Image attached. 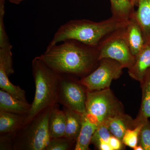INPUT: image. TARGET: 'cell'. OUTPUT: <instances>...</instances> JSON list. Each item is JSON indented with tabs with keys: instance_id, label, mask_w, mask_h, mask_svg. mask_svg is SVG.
<instances>
[{
	"instance_id": "cell-1",
	"label": "cell",
	"mask_w": 150,
	"mask_h": 150,
	"mask_svg": "<svg viewBox=\"0 0 150 150\" xmlns=\"http://www.w3.org/2000/svg\"><path fill=\"white\" fill-rule=\"evenodd\" d=\"M39 56L57 74L81 79L95 69L100 61L98 48L74 40H65L61 44L47 47L45 52Z\"/></svg>"
},
{
	"instance_id": "cell-2",
	"label": "cell",
	"mask_w": 150,
	"mask_h": 150,
	"mask_svg": "<svg viewBox=\"0 0 150 150\" xmlns=\"http://www.w3.org/2000/svg\"><path fill=\"white\" fill-rule=\"evenodd\" d=\"M128 21L112 16L100 22L86 19L70 21L57 30L48 47L65 40H74L98 48L112 33L126 27Z\"/></svg>"
},
{
	"instance_id": "cell-3",
	"label": "cell",
	"mask_w": 150,
	"mask_h": 150,
	"mask_svg": "<svg viewBox=\"0 0 150 150\" xmlns=\"http://www.w3.org/2000/svg\"><path fill=\"white\" fill-rule=\"evenodd\" d=\"M32 72L35 84V96L24 124L58 103L59 74L48 67L39 56L33 60Z\"/></svg>"
},
{
	"instance_id": "cell-4",
	"label": "cell",
	"mask_w": 150,
	"mask_h": 150,
	"mask_svg": "<svg viewBox=\"0 0 150 150\" xmlns=\"http://www.w3.org/2000/svg\"><path fill=\"white\" fill-rule=\"evenodd\" d=\"M52 107L23 125L14 136V150H46L51 139L48 120Z\"/></svg>"
},
{
	"instance_id": "cell-5",
	"label": "cell",
	"mask_w": 150,
	"mask_h": 150,
	"mask_svg": "<svg viewBox=\"0 0 150 150\" xmlns=\"http://www.w3.org/2000/svg\"><path fill=\"white\" fill-rule=\"evenodd\" d=\"M124 112L123 104L110 88L101 90L87 91L85 113L98 126Z\"/></svg>"
},
{
	"instance_id": "cell-6",
	"label": "cell",
	"mask_w": 150,
	"mask_h": 150,
	"mask_svg": "<svg viewBox=\"0 0 150 150\" xmlns=\"http://www.w3.org/2000/svg\"><path fill=\"white\" fill-rule=\"evenodd\" d=\"M58 103L83 114L85 112L86 88L78 77L59 74Z\"/></svg>"
},
{
	"instance_id": "cell-7",
	"label": "cell",
	"mask_w": 150,
	"mask_h": 150,
	"mask_svg": "<svg viewBox=\"0 0 150 150\" xmlns=\"http://www.w3.org/2000/svg\"><path fill=\"white\" fill-rule=\"evenodd\" d=\"M125 27L112 33L98 48L99 60L105 58L113 59L119 62L123 68L129 69L134 64L136 57L131 53L128 44Z\"/></svg>"
},
{
	"instance_id": "cell-8",
	"label": "cell",
	"mask_w": 150,
	"mask_h": 150,
	"mask_svg": "<svg viewBox=\"0 0 150 150\" xmlns=\"http://www.w3.org/2000/svg\"><path fill=\"white\" fill-rule=\"evenodd\" d=\"M123 69L121 64L115 60L108 58L101 59L96 69L81 79L80 81L88 91L109 88L112 81L120 77Z\"/></svg>"
},
{
	"instance_id": "cell-9",
	"label": "cell",
	"mask_w": 150,
	"mask_h": 150,
	"mask_svg": "<svg viewBox=\"0 0 150 150\" xmlns=\"http://www.w3.org/2000/svg\"><path fill=\"white\" fill-rule=\"evenodd\" d=\"M125 33L131 53L136 57L146 43L142 28L134 16L128 20Z\"/></svg>"
},
{
	"instance_id": "cell-10",
	"label": "cell",
	"mask_w": 150,
	"mask_h": 150,
	"mask_svg": "<svg viewBox=\"0 0 150 150\" xmlns=\"http://www.w3.org/2000/svg\"><path fill=\"white\" fill-rule=\"evenodd\" d=\"M150 68V42H146L142 51L136 56L135 62L128 69V73L132 79L140 82Z\"/></svg>"
},
{
	"instance_id": "cell-11",
	"label": "cell",
	"mask_w": 150,
	"mask_h": 150,
	"mask_svg": "<svg viewBox=\"0 0 150 150\" xmlns=\"http://www.w3.org/2000/svg\"><path fill=\"white\" fill-rule=\"evenodd\" d=\"M31 104L22 101L10 94L0 89V111L27 115Z\"/></svg>"
},
{
	"instance_id": "cell-12",
	"label": "cell",
	"mask_w": 150,
	"mask_h": 150,
	"mask_svg": "<svg viewBox=\"0 0 150 150\" xmlns=\"http://www.w3.org/2000/svg\"><path fill=\"white\" fill-rule=\"evenodd\" d=\"M106 123L112 135L121 141L128 129H134L138 126L135 119L124 112L110 118Z\"/></svg>"
},
{
	"instance_id": "cell-13",
	"label": "cell",
	"mask_w": 150,
	"mask_h": 150,
	"mask_svg": "<svg viewBox=\"0 0 150 150\" xmlns=\"http://www.w3.org/2000/svg\"><path fill=\"white\" fill-rule=\"evenodd\" d=\"M140 83L142 91V103L139 113L135 119L138 125L147 119H150V68Z\"/></svg>"
},
{
	"instance_id": "cell-14",
	"label": "cell",
	"mask_w": 150,
	"mask_h": 150,
	"mask_svg": "<svg viewBox=\"0 0 150 150\" xmlns=\"http://www.w3.org/2000/svg\"><path fill=\"white\" fill-rule=\"evenodd\" d=\"M66 124L65 112L59 109L57 103L52 107L48 120V130L51 139L64 137Z\"/></svg>"
},
{
	"instance_id": "cell-15",
	"label": "cell",
	"mask_w": 150,
	"mask_h": 150,
	"mask_svg": "<svg viewBox=\"0 0 150 150\" xmlns=\"http://www.w3.org/2000/svg\"><path fill=\"white\" fill-rule=\"evenodd\" d=\"M26 116L0 111V134L15 135L24 124Z\"/></svg>"
},
{
	"instance_id": "cell-16",
	"label": "cell",
	"mask_w": 150,
	"mask_h": 150,
	"mask_svg": "<svg viewBox=\"0 0 150 150\" xmlns=\"http://www.w3.org/2000/svg\"><path fill=\"white\" fill-rule=\"evenodd\" d=\"M82 122L79 135L75 144V150H88L92 138L98 126L92 121L85 113L82 115Z\"/></svg>"
},
{
	"instance_id": "cell-17",
	"label": "cell",
	"mask_w": 150,
	"mask_h": 150,
	"mask_svg": "<svg viewBox=\"0 0 150 150\" xmlns=\"http://www.w3.org/2000/svg\"><path fill=\"white\" fill-rule=\"evenodd\" d=\"M63 110L66 118L64 137L76 143L81 128L82 114L65 107Z\"/></svg>"
},
{
	"instance_id": "cell-18",
	"label": "cell",
	"mask_w": 150,
	"mask_h": 150,
	"mask_svg": "<svg viewBox=\"0 0 150 150\" xmlns=\"http://www.w3.org/2000/svg\"><path fill=\"white\" fill-rule=\"evenodd\" d=\"M133 16L142 28L146 43L150 42V0H140Z\"/></svg>"
},
{
	"instance_id": "cell-19",
	"label": "cell",
	"mask_w": 150,
	"mask_h": 150,
	"mask_svg": "<svg viewBox=\"0 0 150 150\" xmlns=\"http://www.w3.org/2000/svg\"><path fill=\"white\" fill-rule=\"evenodd\" d=\"M112 16L128 21L134 15L135 11L131 0H110Z\"/></svg>"
},
{
	"instance_id": "cell-20",
	"label": "cell",
	"mask_w": 150,
	"mask_h": 150,
	"mask_svg": "<svg viewBox=\"0 0 150 150\" xmlns=\"http://www.w3.org/2000/svg\"><path fill=\"white\" fill-rule=\"evenodd\" d=\"M12 48L9 39L0 40V70L4 71L8 76L14 73Z\"/></svg>"
},
{
	"instance_id": "cell-21",
	"label": "cell",
	"mask_w": 150,
	"mask_h": 150,
	"mask_svg": "<svg viewBox=\"0 0 150 150\" xmlns=\"http://www.w3.org/2000/svg\"><path fill=\"white\" fill-rule=\"evenodd\" d=\"M9 76L2 70H0V88L24 102H28L25 92L19 86H16L9 79Z\"/></svg>"
},
{
	"instance_id": "cell-22",
	"label": "cell",
	"mask_w": 150,
	"mask_h": 150,
	"mask_svg": "<svg viewBox=\"0 0 150 150\" xmlns=\"http://www.w3.org/2000/svg\"><path fill=\"white\" fill-rule=\"evenodd\" d=\"M112 136L108 129L106 122L100 124L97 127L92 138L91 144L96 148L101 142L108 143L110 137Z\"/></svg>"
},
{
	"instance_id": "cell-23",
	"label": "cell",
	"mask_w": 150,
	"mask_h": 150,
	"mask_svg": "<svg viewBox=\"0 0 150 150\" xmlns=\"http://www.w3.org/2000/svg\"><path fill=\"white\" fill-rule=\"evenodd\" d=\"M142 126L139 124L133 129H129L126 131L122 139V142L125 146L134 149L139 144V136Z\"/></svg>"
},
{
	"instance_id": "cell-24",
	"label": "cell",
	"mask_w": 150,
	"mask_h": 150,
	"mask_svg": "<svg viewBox=\"0 0 150 150\" xmlns=\"http://www.w3.org/2000/svg\"><path fill=\"white\" fill-rule=\"evenodd\" d=\"M75 144L64 137L52 138L46 150H69L72 149Z\"/></svg>"
},
{
	"instance_id": "cell-25",
	"label": "cell",
	"mask_w": 150,
	"mask_h": 150,
	"mask_svg": "<svg viewBox=\"0 0 150 150\" xmlns=\"http://www.w3.org/2000/svg\"><path fill=\"white\" fill-rule=\"evenodd\" d=\"M139 144L144 150H150V120L147 119L142 123L139 136Z\"/></svg>"
},
{
	"instance_id": "cell-26",
	"label": "cell",
	"mask_w": 150,
	"mask_h": 150,
	"mask_svg": "<svg viewBox=\"0 0 150 150\" xmlns=\"http://www.w3.org/2000/svg\"><path fill=\"white\" fill-rule=\"evenodd\" d=\"M14 136L11 134H0V150H14Z\"/></svg>"
},
{
	"instance_id": "cell-27",
	"label": "cell",
	"mask_w": 150,
	"mask_h": 150,
	"mask_svg": "<svg viewBox=\"0 0 150 150\" xmlns=\"http://www.w3.org/2000/svg\"><path fill=\"white\" fill-rule=\"evenodd\" d=\"M108 144L112 150H122L124 148V144L122 141L112 135L109 139Z\"/></svg>"
},
{
	"instance_id": "cell-28",
	"label": "cell",
	"mask_w": 150,
	"mask_h": 150,
	"mask_svg": "<svg viewBox=\"0 0 150 150\" xmlns=\"http://www.w3.org/2000/svg\"><path fill=\"white\" fill-rule=\"evenodd\" d=\"M97 148L100 150H112L109 144L107 142H101Z\"/></svg>"
},
{
	"instance_id": "cell-29",
	"label": "cell",
	"mask_w": 150,
	"mask_h": 150,
	"mask_svg": "<svg viewBox=\"0 0 150 150\" xmlns=\"http://www.w3.org/2000/svg\"><path fill=\"white\" fill-rule=\"evenodd\" d=\"M11 3H13L15 4H19L22 2L23 0H8Z\"/></svg>"
},
{
	"instance_id": "cell-30",
	"label": "cell",
	"mask_w": 150,
	"mask_h": 150,
	"mask_svg": "<svg viewBox=\"0 0 150 150\" xmlns=\"http://www.w3.org/2000/svg\"><path fill=\"white\" fill-rule=\"evenodd\" d=\"M140 1V0H131V1L134 6H137Z\"/></svg>"
},
{
	"instance_id": "cell-31",
	"label": "cell",
	"mask_w": 150,
	"mask_h": 150,
	"mask_svg": "<svg viewBox=\"0 0 150 150\" xmlns=\"http://www.w3.org/2000/svg\"><path fill=\"white\" fill-rule=\"evenodd\" d=\"M134 150H144L143 147L141 145L138 144L137 146H136L135 148L133 149Z\"/></svg>"
}]
</instances>
